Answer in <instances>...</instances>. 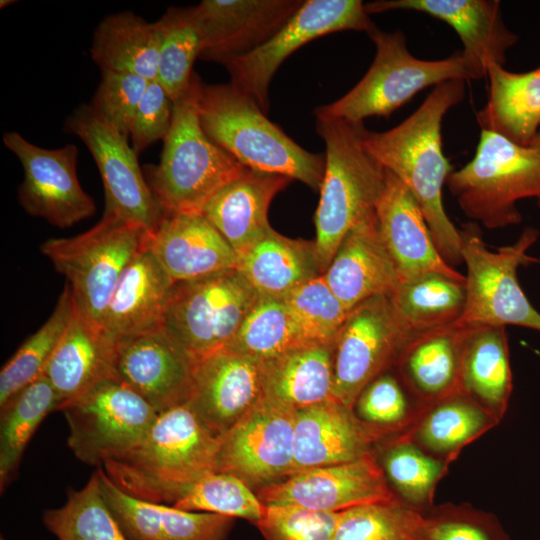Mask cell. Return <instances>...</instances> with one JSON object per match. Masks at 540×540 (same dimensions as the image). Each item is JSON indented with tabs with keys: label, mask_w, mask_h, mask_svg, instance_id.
I'll use <instances>...</instances> for the list:
<instances>
[{
	"label": "cell",
	"mask_w": 540,
	"mask_h": 540,
	"mask_svg": "<svg viewBox=\"0 0 540 540\" xmlns=\"http://www.w3.org/2000/svg\"><path fill=\"white\" fill-rule=\"evenodd\" d=\"M74 312V298L67 283L47 321L3 365L0 372V406L44 374Z\"/></svg>",
	"instance_id": "cell-41"
},
{
	"label": "cell",
	"mask_w": 540,
	"mask_h": 540,
	"mask_svg": "<svg viewBox=\"0 0 540 540\" xmlns=\"http://www.w3.org/2000/svg\"><path fill=\"white\" fill-rule=\"evenodd\" d=\"M103 497L128 540H226L235 518L146 501L97 470Z\"/></svg>",
	"instance_id": "cell-24"
},
{
	"label": "cell",
	"mask_w": 540,
	"mask_h": 540,
	"mask_svg": "<svg viewBox=\"0 0 540 540\" xmlns=\"http://www.w3.org/2000/svg\"><path fill=\"white\" fill-rule=\"evenodd\" d=\"M199 117L207 136L244 167L320 189L324 156L299 146L233 84H203Z\"/></svg>",
	"instance_id": "cell-3"
},
{
	"label": "cell",
	"mask_w": 540,
	"mask_h": 540,
	"mask_svg": "<svg viewBox=\"0 0 540 540\" xmlns=\"http://www.w3.org/2000/svg\"><path fill=\"white\" fill-rule=\"evenodd\" d=\"M150 236L137 224L103 215L88 231L48 239L40 249L66 277L76 310L101 325L122 273L149 246Z\"/></svg>",
	"instance_id": "cell-8"
},
{
	"label": "cell",
	"mask_w": 540,
	"mask_h": 540,
	"mask_svg": "<svg viewBox=\"0 0 540 540\" xmlns=\"http://www.w3.org/2000/svg\"><path fill=\"white\" fill-rule=\"evenodd\" d=\"M375 26L360 0H306L268 41L223 65L231 76L230 83L253 98L266 113L271 80L293 52L330 33H369Z\"/></svg>",
	"instance_id": "cell-13"
},
{
	"label": "cell",
	"mask_w": 540,
	"mask_h": 540,
	"mask_svg": "<svg viewBox=\"0 0 540 540\" xmlns=\"http://www.w3.org/2000/svg\"><path fill=\"white\" fill-rule=\"evenodd\" d=\"M2 140L23 167L18 200L29 215L59 228L71 227L94 215L95 202L79 183V151L75 145L46 149L15 131L4 133Z\"/></svg>",
	"instance_id": "cell-15"
},
{
	"label": "cell",
	"mask_w": 540,
	"mask_h": 540,
	"mask_svg": "<svg viewBox=\"0 0 540 540\" xmlns=\"http://www.w3.org/2000/svg\"><path fill=\"white\" fill-rule=\"evenodd\" d=\"M259 296L236 268L175 283L164 329L196 360L228 346Z\"/></svg>",
	"instance_id": "cell-11"
},
{
	"label": "cell",
	"mask_w": 540,
	"mask_h": 540,
	"mask_svg": "<svg viewBox=\"0 0 540 540\" xmlns=\"http://www.w3.org/2000/svg\"><path fill=\"white\" fill-rule=\"evenodd\" d=\"M365 9L369 15L412 10L447 23L462 42L460 53L472 80L487 76L493 65L504 66L507 51L518 41L505 25L497 0H377Z\"/></svg>",
	"instance_id": "cell-20"
},
{
	"label": "cell",
	"mask_w": 540,
	"mask_h": 540,
	"mask_svg": "<svg viewBox=\"0 0 540 540\" xmlns=\"http://www.w3.org/2000/svg\"><path fill=\"white\" fill-rule=\"evenodd\" d=\"M149 248L174 283L202 279L238 263L232 247L202 214H165Z\"/></svg>",
	"instance_id": "cell-26"
},
{
	"label": "cell",
	"mask_w": 540,
	"mask_h": 540,
	"mask_svg": "<svg viewBox=\"0 0 540 540\" xmlns=\"http://www.w3.org/2000/svg\"><path fill=\"white\" fill-rule=\"evenodd\" d=\"M295 411L264 396L220 436L217 471L232 474L252 489L293 474Z\"/></svg>",
	"instance_id": "cell-16"
},
{
	"label": "cell",
	"mask_w": 540,
	"mask_h": 540,
	"mask_svg": "<svg viewBox=\"0 0 540 540\" xmlns=\"http://www.w3.org/2000/svg\"><path fill=\"white\" fill-rule=\"evenodd\" d=\"M415 333L391 295L353 307L335 340L331 399L353 409L366 385L396 365Z\"/></svg>",
	"instance_id": "cell-12"
},
{
	"label": "cell",
	"mask_w": 540,
	"mask_h": 540,
	"mask_svg": "<svg viewBox=\"0 0 540 540\" xmlns=\"http://www.w3.org/2000/svg\"><path fill=\"white\" fill-rule=\"evenodd\" d=\"M363 122L316 118L325 143L324 174L315 212V248L322 273L346 234L373 212L385 189L386 169L364 148Z\"/></svg>",
	"instance_id": "cell-4"
},
{
	"label": "cell",
	"mask_w": 540,
	"mask_h": 540,
	"mask_svg": "<svg viewBox=\"0 0 540 540\" xmlns=\"http://www.w3.org/2000/svg\"><path fill=\"white\" fill-rule=\"evenodd\" d=\"M196 361L161 328L116 341L112 376L159 413L187 401Z\"/></svg>",
	"instance_id": "cell-18"
},
{
	"label": "cell",
	"mask_w": 540,
	"mask_h": 540,
	"mask_svg": "<svg viewBox=\"0 0 540 540\" xmlns=\"http://www.w3.org/2000/svg\"><path fill=\"white\" fill-rule=\"evenodd\" d=\"M333 540H428L424 514L401 501L340 511Z\"/></svg>",
	"instance_id": "cell-45"
},
{
	"label": "cell",
	"mask_w": 540,
	"mask_h": 540,
	"mask_svg": "<svg viewBox=\"0 0 540 540\" xmlns=\"http://www.w3.org/2000/svg\"><path fill=\"white\" fill-rule=\"evenodd\" d=\"M464 96V80L441 83L403 122L384 132L365 129L362 138L367 152L413 194L436 248L452 267L462 262L461 236L443 207V186L453 170L443 153L441 128Z\"/></svg>",
	"instance_id": "cell-1"
},
{
	"label": "cell",
	"mask_w": 540,
	"mask_h": 540,
	"mask_svg": "<svg viewBox=\"0 0 540 540\" xmlns=\"http://www.w3.org/2000/svg\"><path fill=\"white\" fill-rule=\"evenodd\" d=\"M464 328L462 388L502 420L513 390L506 327L477 325Z\"/></svg>",
	"instance_id": "cell-34"
},
{
	"label": "cell",
	"mask_w": 540,
	"mask_h": 540,
	"mask_svg": "<svg viewBox=\"0 0 540 540\" xmlns=\"http://www.w3.org/2000/svg\"><path fill=\"white\" fill-rule=\"evenodd\" d=\"M322 276L348 311L396 289L401 276L382 239L375 210L346 234Z\"/></svg>",
	"instance_id": "cell-22"
},
{
	"label": "cell",
	"mask_w": 540,
	"mask_h": 540,
	"mask_svg": "<svg viewBox=\"0 0 540 540\" xmlns=\"http://www.w3.org/2000/svg\"><path fill=\"white\" fill-rule=\"evenodd\" d=\"M0 540H5V539L3 537H1Z\"/></svg>",
	"instance_id": "cell-54"
},
{
	"label": "cell",
	"mask_w": 540,
	"mask_h": 540,
	"mask_svg": "<svg viewBox=\"0 0 540 540\" xmlns=\"http://www.w3.org/2000/svg\"><path fill=\"white\" fill-rule=\"evenodd\" d=\"M173 102L160 83L150 80L135 113L129 136L139 155L159 140H165L171 129Z\"/></svg>",
	"instance_id": "cell-51"
},
{
	"label": "cell",
	"mask_w": 540,
	"mask_h": 540,
	"mask_svg": "<svg viewBox=\"0 0 540 540\" xmlns=\"http://www.w3.org/2000/svg\"><path fill=\"white\" fill-rule=\"evenodd\" d=\"M263 504H291L340 512L397 500L374 451L351 462L316 467L256 490Z\"/></svg>",
	"instance_id": "cell-17"
},
{
	"label": "cell",
	"mask_w": 540,
	"mask_h": 540,
	"mask_svg": "<svg viewBox=\"0 0 540 540\" xmlns=\"http://www.w3.org/2000/svg\"><path fill=\"white\" fill-rule=\"evenodd\" d=\"M115 342L101 325L76 310L44 374L54 387L59 410L99 380L112 376Z\"/></svg>",
	"instance_id": "cell-30"
},
{
	"label": "cell",
	"mask_w": 540,
	"mask_h": 540,
	"mask_svg": "<svg viewBox=\"0 0 540 540\" xmlns=\"http://www.w3.org/2000/svg\"><path fill=\"white\" fill-rule=\"evenodd\" d=\"M462 262L465 263V304L460 318L462 326L514 325L540 332V313L522 290L517 270L535 260L527 251L537 241L539 231L526 227L518 239L496 251L487 248L476 222L459 229Z\"/></svg>",
	"instance_id": "cell-9"
},
{
	"label": "cell",
	"mask_w": 540,
	"mask_h": 540,
	"mask_svg": "<svg viewBox=\"0 0 540 540\" xmlns=\"http://www.w3.org/2000/svg\"><path fill=\"white\" fill-rule=\"evenodd\" d=\"M500 421L467 393L457 392L424 409L412 425L393 436L451 463L464 447Z\"/></svg>",
	"instance_id": "cell-32"
},
{
	"label": "cell",
	"mask_w": 540,
	"mask_h": 540,
	"mask_svg": "<svg viewBox=\"0 0 540 540\" xmlns=\"http://www.w3.org/2000/svg\"><path fill=\"white\" fill-rule=\"evenodd\" d=\"M367 34L376 48L368 71L340 99L316 108V118L363 122L388 117L427 87L472 80L460 51L442 60H422L410 53L400 30L388 33L375 26Z\"/></svg>",
	"instance_id": "cell-7"
},
{
	"label": "cell",
	"mask_w": 540,
	"mask_h": 540,
	"mask_svg": "<svg viewBox=\"0 0 540 540\" xmlns=\"http://www.w3.org/2000/svg\"><path fill=\"white\" fill-rule=\"evenodd\" d=\"M307 341L283 299L260 297L227 347L266 361Z\"/></svg>",
	"instance_id": "cell-43"
},
{
	"label": "cell",
	"mask_w": 540,
	"mask_h": 540,
	"mask_svg": "<svg viewBox=\"0 0 540 540\" xmlns=\"http://www.w3.org/2000/svg\"><path fill=\"white\" fill-rule=\"evenodd\" d=\"M101 73L90 105L105 121L129 137L135 113L150 80L131 73Z\"/></svg>",
	"instance_id": "cell-50"
},
{
	"label": "cell",
	"mask_w": 540,
	"mask_h": 540,
	"mask_svg": "<svg viewBox=\"0 0 540 540\" xmlns=\"http://www.w3.org/2000/svg\"><path fill=\"white\" fill-rule=\"evenodd\" d=\"M424 517L428 540H510L495 514L469 503L434 505Z\"/></svg>",
	"instance_id": "cell-48"
},
{
	"label": "cell",
	"mask_w": 540,
	"mask_h": 540,
	"mask_svg": "<svg viewBox=\"0 0 540 540\" xmlns=\"http://www.w3.org/2000/svg\"><path fill=\"white\" fill-rule=\"evenodd\" d=\"M0 3H1V7H6L7 5H10L11 3H13V1L2 0Z\"/></svg>",
	"instance_id": "cell-53"
},
{
	"label": "cell",
	"mask_w": 540,
	"mask_h": 540,
	"mask_svg": "<svg viewBox=\"0 0 540 540\" xmlns=\"http://www.w3.org/2000/svg\"><path fill=\"white\" fill-rule=\"evenodd\" d=\"M156 23L160 34L156 80L174 102L190 85L201 51L200 30L193 7H170Z\"/></svg>",
	"instance_id": "cell-44"
},
{
	"label": "cell",
	"mask_w": 540,
	"mask_h": 540,
	"mask_svg": "<svg viewBox=\"0 0 540 540\" xmlns=\"http://www.w3.org/2000/svg\"><path fill=\"white\" fill-rule=\"evenodd\" d=\"M334 345H305L264 362L263 396L294 411L331 399Z\"/></svg>",
	"instance_id": "cell-35"
},
{
	"label": "cell",
	"mask_w": 540,
	"mask_h": 540,
	"mask_svg": "<svg viewBox=\"0 0 540 540\" xmlns=\"http://www.w3.org/2000/svg\"><path fill=\"white\" fill-rule=\"evenodd\" d=\"M143 500L186 511L242 518L254 525L264 510V504L249 485L232 474L218 471L184 485L154 490Z\"/></svg>",
	"instance_id": "cell-37"
},
{
	"label": "cell",
	"mask_w": 540,
	"mask_h": 540,
	"mask_svg": "<svg viewBox=\"0 0 540 540\" xmlns=\"http://www.w3.org/2000/svg\"><path fill=\"white\" fill-rule=\"evenodd\" d=\"M60 410L73 454L85 464L102 466L130 454L158 415L147 400L114 376L99 380Z\"/></svg>",
	"instance_id": "cell-10"
},
{
	"label": "cell",
	"mask_w": 540,
	"mask_h": 540,
	"mask_svg": "<svg viewBox=\"0 0 540 540\" xmlns=\"http://www.w3.org/2000/svg\"><path fill=\"white\" fill-rule=\"evenodd\" d=\"M376 457L397 499L423 514L434 506V494L450 463L413 442L390 436Z\"/></svg>",
	"instance_id": "cell-38"
},
{
	"label": "cell",
	"mask_w": 540,
	"mask_h": 540,
	"mask_svg": "<svg viewBox=\"0 0 540 540\" xmlns=\"http://www.w3.org/2000/svg\"><path fill=\"white\" fill-rule=\"evenodd\" d=\"M291 181L283 175L246 168L207 202L201 214L239 258L272 228L270 204Z\"/></svg>",
	"instance_id": "cell-29"
},
{
	"label": "cell",
	"mask_w": 540,
	"mask_h": 540,
	"mask_svg": "<svg viewBox=\"0 0 540 540\" xmlns=\"http://www.w3.org/2000/svg\"><path fill=\"white\" fill-rule=\"evenodd\" d=\"M487 77L488 100L476 114L480 129L531 146L540 131V67L514 73L493 65Z\"/></svg>",
	"instance_id": "cell-33"
},
{
	"label": "cell",
	"mask_w": 540,
	"mask_h": 540,
	"mask_svg": "<svg viewBox=\"0 0 540 540\" xmlns=\"http://www.w3.org/2000/svg\"><path fill=\"white\" fill-rule=\"evenodd\" d=\"M202 85L193 73L187 90L173 102L159 163L145 167L148 186L165 214H201L207 202L246 169L203 130Z\"/></svg>",
	"instance_id": "cell-2"
},
{
	"label": "cell",
	"mask_w": 540,
	"mask_h": 540,
	"mask_svg": "<svg viewBox=\"0 0 540 540\" xmlns=\"http://www.w3.org/2000/svg\"><path fill=\"white\" fill-rule=\"evenodd\" d=\"M379 442L350 409L328 399L295 411L293 474L354 461Z\"/></svg>",
	"instance_id": "cell-23"
},
{
	"label": "cell",
	"mask_w": 540,
	"mask_h": 540,
	"mask_svg": "<svg viewBox=\"0 0 540 540\" xmlns=\"http://www.w3.org/2000/svg\"><path fill=\"white\" fill-rule=\"evenodd\" d=\"M415 332L455 323L465 304V281L445 274L425 272L402 278L390 294Z\"/></svg>",
	"instance_id": "cell-39"
},
{
	"label": "cell",
	"mask_w": 540,
	"mask_h": 540,
	"mask_svg": "<svg viewBox=\"0 0 540 540\" xmlns=\"http://www.w3.org/2000/svg\"><path fill=\"white\" fill-rule=\"evenodd\" d=\"M446 185L463 213L486 228L519 224L517 201L531 198L540 208V148L481 130L473 159Z\"/></svg>",
	"instance_id": "cell-6"
},
{
	"label": "cell",
	"mask_w": 540,
	"mask_h": 540,
	"mask_svg": "<svg viewBox=\"0 0 540 540\" xmlns=\"http://www.w3.org/2000/svg\"><path fill=\"white\" fill-rule=\"evenodd\" d=\"M263 376L262 360L223 348L196 361L186 402L220 437L263 397Z\"/></svg>",
	"instance_id": "cell-19"
},
{
	"label": "cell",
	"mask_w": 540,
	"mask_h": 540,
	"mask_svg": "<svg viewBox=\"0 0 540 540\" xmlns=\"http://www.w3.org/2000/svg\"><path fill=\"white\" fill-rule=\"evenodd\" d=\"M375 212L382 239L401 279L425 272H437L465 281V276L440 255L413 194L389 171Z\"/></svg>",
	"instance_id": "cell-25"
},
{
	"label": "cell",
	"mask_w": 540,
	"mask_h": 540,
	"mask_svg": "<svg viewBox=\"0 0 540 540\" xmlns=\"http://www.w3.org/2000/svg\"><path fill=\"white\" fill-rule=\"evenodd\" d=\"M45 527L57 540H128L107 505L97 471L66 502L43 513Z\"/></svg>",
	"instance_id": "cell-42"
},
{
	"label": "cell",
	"mask_w": 540,
	"mask_h": 540,
	"mask_svg": "<svg viewBox=\"0 0 540 540\" xmlns=\"http://www.w3.org/2000/svg\"><path fill=\"white\" fill-rule=\"evenodd\" d=\"M301 0H204L193 6L201 35L199 58L221 64L268 41Z\"/></svg>",
	"instance_id": "cell-21"
},
{
	"label": "cell",
	"mask_w": 540,
	"mask_h": 540,
	"mask_svg": "<svg viewBox=\"0 0 540 540\" xmlns=\"http://www.w3.org/2000/svg\"><path fill=\"white\" fill-rule=\"evenodd\" d=\"M64 130L86 145L96 163L105 194L103 215L137 224L152 235L165 213L148 186L128 137L88 104L68 116Z\"/></svg>",
	"instance_id": "cell-14"
},
{
	"label": "cell",
	"mask_w": 540,
	"mask_h": 540,
	"mask_svg": "<svg viewBox=\"0 0 540 540\" xmlns=\"http://www.w3.org/2000/svg\"><path fill=\"white\" fill-rule=\"evenodd\" d=\"M531 146L540 148V131L538 132Z\"/></svg>",
	"instance_id": "cell-52"
},
{
	"label": "cell",
	"mask_w": 540,
	"mask_h": 540,
	"mask_svg": "<svg viewBox=\"0 0 540 540\" xmlns=\"http://www.w3.org/2000/svg\"><path fill=\"white\" fill-rule=\"evenodd\" d=\"M219 445L220 437L184 402L159 412L130 454L102 468L119 488L142 499L151 491L184 485L217 471Z\"/></svg>",
	"instance_id": "cell-5"
},
{
	"label": "cell",
	"mask_w": 540,
	"mask_h": 540,
	"mask_svg": "<svg viewBox=\"0 0 540 540\" xmlns=\"http://www.w3.org/2000/svg\"><path fill=\"white\" fill-rule=\"evenodd\" d=\"M174 281L146 247L122 273L101 326L114 341L164 328Z\"/></svg>",
	"instance_id": "cell-28"
},
{
	"label": "cell",
	"mask_w": 540,
	"mask_h": 540,
	"mask_svg": "<svg viewBox=\"0 0 540 540\" xmlns=\"http://www.w3.org/2000/svg\"><path fill=\"white\" fill-rule=\"evenodd\" d=\"M159 45L157 23L126 11L110 14L99 23L90 53L101 71L131 73L154 80L158 72Z\"/></svg>",
	"instance_id": "cell-36"
},
{
	"label": "cell",
	"mask_w": 540,
	"mask_h": 540,
	"mask_svg": "<svg viewBox=\"0 0 540 540\" xmlns=\"http://www.w3.org/2000/svg\"><path fill=\"white\" fill-rule=\"evenodd\" d=\"M237 269L258 296L277 299L323 274L314 241L288 238L273 228L238 258Z\"/></svg>",
	"instance_id": "cell-31"
},
{
	"label": "cell",
	"mask_w": 540,
	"mask_h": 540,
	"mask_svg": "<svg viewBox=\"0 0 540 540\" xmlns=\"http://www.w3.org/2000/svg\"><path fill=\"white\" fill-rule=\"evenodd\" d=\"M339 514L291 504H264L255 526L265 540H333Z\"/></svg>",
	"instance_id": "cell-49"
},
{
	"label": "cell",
	"mask_w": 540,
	"mask_h": 540,
	"mask_svg": "<svg viewBox=\"0 0 540 540\" xmlns=\"http://www.w3.org/2000/svg\"><path fill=\"white\" fill-rule=\"evenodd\" d=\"M283 300L309 343L335 345L349 311L322 275L301 284Z\"/></svg>",
	"instance_id": "cell-47"
},
{
	"label": "cell",
	"mask_w": 540,
	"mask_h": 540,
	"mask_svg": "<svg viewBox=\"0 0 540 540\" xmlns=\"http://www.w3.org/2000/svg\"><path fill=\"white\" fill-rule=\"evenodd\" d=\"M407 394L401 380L386 371L361 391L354 414L381 441L403 432L417 418V406Z\"/></svg>",
	"instance_id": "cell-46"
},
{
	"label": "cell",
	"mask_w": 540,
	"mask_h": 540,
	"mask_svg": "<svg viewBox=\"0 0 540 540\" xmlns=\"http://www.w3.org/2000/svg\"><path fill=\"white\" fill-rule=\"evenodd\" d=\"M58 395L45 375L24 387L1 408L0 486L16 472L23 452L42 420L59 410Z\"/></svg>",
	"instance_id": "cell-40"
},
{
	"label": "cell",
	"mask_w": 540,
	"mask_h": 540,
	"mask_svg": "<svg viewBox=\"0 0 540 540\" xmlns=\"http://www.w3.org/2000/svg\"><path fill=\"white\" fill-rule=\"evenodd\" d=\"M464 335V326L456 322L416 332L402 351L395 366L416 403L417 418L435 402L464 392L461 381Z\"/></svg>",
	"instance_id": "cell-27"
}]
</instances>
